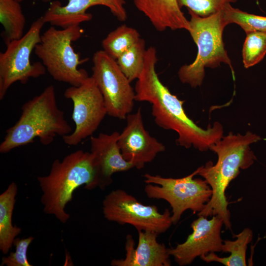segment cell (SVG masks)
<instances>
[{"instance_id": "obj_1", "label": "cell", "mask_w": 266, "mask_h": 266, "mask_svg": "<svg viewBox=\"0 0 266 266\" xmlns=\"http://www.w3.org/2000/svg\"><path fill=\"white\" fill-rule=\"evenodd\" d=\"M158 61L157 50L153 46L146 49L142 70L135 85V100L151 104L152 115L160 128L177 133V143L189 148L193 146L201 151L223 137L222 126L215 122L206 130L199 127L186 114L184 100L173 95L161 82L156 71Z\"/></svg>"}, {"instance_id": "obj_2", "label": "cell", "mask_w": 266, "mask_h": 266, "mask_svg": "<svg viewBox=\"0 0 266 266\" xmlns=\"http://www.w3.org/2000/svg\"><path fill=\"white\" fill-rule=\"evenodd\" d=\"M260 136L250 132L243 135L232 133L223 137L210 149L218 155L215 165L211 161L200 167L198 174L204 178L210 186L212 194L209 201L198 216L218 215L223 220L226 229H231L230 212L225 195L230 183L237 177L240 169L252 166L256 159L250 145L261 139Z\"/></svg>"}, {"instance_id": "obj_3", "label": "cell", "mask_w": 266, "mask_h": 266, "mask_svg": "<svg viewBox=\"0 0 266 266\" xmlns=\"http://www.w3.org/2000/svg\"><path fill=\"white\" fill-rule=\"evenodd\" d=\"M21 110L18 121L6 131L0 144V153L33 143L36 137L42 145H48L57 136L63 137L72 132L57 105L53 85L23 104Z\"/></svg>"}, {"instance_id": "obj_4", "label": "cell", "mask_w": 266, "mask_h": 266, "mask_svg": "<svg viewBox=\"0 0 266 266\" xmlns=\"http://www.w3.org/2000/svg\"><path fill=\"white\" fill-rule=\"evenodd\" d=\"M96 173V163L91 152L78 150L61 161L54 160L49 174L37 177L43 193L41 202L44 213L66 223L70 215L65 207L71 201L74 191L83 185L85 189L92 190Z\"/></svg>"}, {"instance_id": "obj_5", "label": "cell", "mask_w": 266, "mask_h": 266, "mask_svg": "<svg viewBox=\"0 0 266 266\" xmlns=\"http://www.w3.org/2000/svg\"><path fill=\"white\" fill-rule=\"evenodd\" d=\"M190 15L189 32L198 52L194 62L182 66L178 72L180 81L196 88L201 85L206 67L216 68L221 64L229 66L234 80V72L223 39L225 22L222 12L201 17L188 10Z\"/></svg>"}, {"instance_id": "obj_6", "label": "cell", "mask_w": 266, "mask_h": 266, "mask_svg": "<svg viewBox=\"0 0 266 266\" xmlns=\"http://www.w3.org/2000/svg\"><path fill=\"white\" fill-rule=\"evenodd\" d=\"M82 32L80 26L62 29L51 26L41 34L34 52L55 80L78 86L89 77L86 70L78 68L86 60L80 59L71 45Z\"/></svg>"}, {"instance_id": "obj_7", "label": "cell", "mask_w": 266, "mask_h": 266, "mask_svg": "<svg viewBox=\"0 0 266 266\" xmlns=\"http://www.w3.org/2000/svg\"><path fill=\"white\" fill-rule=\"evenodd\" d=\"M200 167L190 174L180 178L164 177L149 173L144 175V192L150 199L164 200L172 208L171 219L176 224L184 211L190 209L194 213L201 211L212 194L210 186L205 180L194 178Z\"/></svg>"}, {"instance_id": "obj_8", "label": "cell", "mask_w": 266, "mask_h": 266, "mask_svg": "<svg viewBox=\"0 0 266 266\" xmlns=\"http://www.w3.org/2000/svg\"><path fill=\"white\" fill-rule=\"evenodd\" d=\"M45 24L42 16L39 17L22 37L6 44L5 50L0 53V100L13 83L19 81L25 84L30 78H36L45 73L46 69L41 62L32 63L31 61Z\"/></svg>"}, {"instance_id": "obj_9", "label": "cell", "mask_w": 266, "mask_h": 266, "mask_svg": "<svg viewBox=\"0 0 266 266\" xmlns=\"http://www.w3.org/2000/svg\"><path fill=\"white\" fill-rule=\"evenodd\" d=\"M91 76L100 92L107 115L125 119L132 113L135 100L134 89L120 68L116 60L103 50L93 56Z\"/></svg>"}, {"instance_id": "obj_10", "label": "cell", "mask_w": 266, "mask_h": 266, "mask_svg": "<svg viewBox=\"0 0 266 266\" xmlns=\"http://www.w3.org/2000/svg\"><path fill=\"white\" fill-rule=\"evenodd\" d=\"M104 218L121 225L133 226L137 231H150L158 234L171 226V215L168 209L159 211L154 205H145L123 189L112 191L102 202Z\"/></svg>"}, {"instance_id": "obj_11", "label": "cell", "mask_w": 266, "mask_h": 266, "mask_svg": "<svg viewBox=\"0 0 266 266\" xmlns=\"http://www.w3.org/2000/svg\"><path fill=\"white\" fill-rule=\"evenodd\" d=\"M64 96L73 102L72 118L75 128L63 139L66 144L76 146L92 135L107 112L103 97L92 76L78 86L67 88Z\"/></svg>"}, {"instance_id": "obj_12", "label": "cell", "mask_w": 266, "mask_h": 266, "mask_svg": "<svg viewBox=\"0 0 266 266\" xmlns=\"http://www.w3.org/2000/svg\"><path fill=\"white\" fill-rule=\"evenodd\" d=\"M198 216L192 223L193 232L186 240L168 248L169 255L179 266L190 265L197 257L210 252H222L223 219L218 215L213 216L209 220L203 216Z\"/></svg>"}, {"instance_id": "obj_13", "label": "cell", "mask_w": 266, "mask_h": 266, "mask_svg": "<svg viewBox=\"0 0 266 266\" xmlns=\"http://www.w3.org/2000/svg\"><path fill=\"white\" fill-rule=\"evenodd\" d=\"M126 119V126L119 134L118 144L124 158L134 167L141 169L166 147L145 129L140 108Z\"/></svg>"}, {"instance_id": "obj_14", "label": "cell", "mask_w": 266, "mask_h": 266, "mask_svg": "<svg viewBox=\"0 0 266 266\" xmlns=\"http://www.w3.org/2000/svg\"><path fill=\"white\" fill-rule=\"evenodd\" d=\"M124 0H68L63 5L59 0L50 2L49 7L42 16L45 23L62 29L89 21L92 15L87 12L90 7L96 5L107 7L119 21L127 19Z\"/></svg>"}, {"instance_id": "obj_15", "label": "cell", "mask_w": 266, "mask_h": 266, "mask_svg": "<svg viewBox=\"0 0 266 266\" xmlns=\"http://www.w3.org/2000/svg\"><path fill=\"white\" fill-rule=\"evenodd\" d=\"M120 133H100L97 136H91V150L96 165V173L92 189L99 187L102 190L112 182V176L118 172L134 168L126 160L118 144Z\"/></svg>"}, {"instance_id": "obj_16", "label": "cell", "mask_w": 266, "mask_h": 266, "mask_svg": "<svg viewBox=\"0 0 266 266\" xmlns=\"http://www.w3.org/2000/svg\"><path fill=\"white\" fill-rule=\"evenodd\" d=\"M138 240L134 247L133 236L128 234L125 242L124 259H114L112 266H170L168 248L157 241L158 234L150 231H137Z\"/></svg>"}, {"instance_id": "obj_17", "label": "cell", "mask_w": 266, "mask_h": 266, "mask_svg": "<svg viewBox=\"0 0 266 266\" xmlns=\"http://www.w3.org/2000/svg\"><path fill=\"white\" fill-rule=\"evenodd\" d=\"M137 9L160 32L167 29L189 31V20L181 11L177 0H133Z\"/></svg>"}, {"instance_id": "obj_18", "label": "cell", "mask_w": 266, "mask_h": 266, "mask_svg": "<svg viewBox=\"0 0 266 266\" xmlns=\"http://www.w3.org/2000/svg\"><path fill=\"white\" fill-rule=\"evenodd\" d=\"M17 190L16 184L12 182L0 195V250L4 254L9 252L15 237L22 231L12 223Z\"/></svg>"}, {"instance_id": "obj_19", "label": "cell", "mask_w": 266, "mask_h": 266, "mask_svg": "<svg viewBox=\"0 0 266 266\" xmlns=\"http://www.w3.org/2000/svg\"><path fill=\"white\" fill-rule=\"evenodd\" d=\"M235 240H223L222 252L230 253L229 257L221 258L214 252L203 255L200 258L206 263L216 262L226 266H246V253L247 245L253 238V232L248 228L244 229L241 233L235 235Z\"/></svg>"}, {"instance_id": "obj_20", "label": "cell", "mask_w": 266, "mask_h": 266, "mask_svg": "<svg viewBox=\"0 0 266 266\" xmlns=\"http://www.w3.org/2000/svg\"><path fill=\"white\" fill-rule=\"evenodd\" d=\"M0 22L4 28L5 44L22 37L26 18L20 2L16 0H0Z\"/></svg>"}, {"instance_id": "obj_21", "label": "cell", "mask_w": 266, "mask_h": 266, "mask_svg": "<svg viewBox=\"0 0 266 266\" xmlns=\"http://www.w3.org/2000/svg\"><path fill=\"white\" fill-rule=\"evenodd\" d=\"M134 28L122 25L110 32L102 41L103 50L116 60L140 38Z\"/></svg>"}, {"instance_id": "obj_22", "label": "cell", "mask_w": 266, "mask_h": 266, "mask_svg": "<svg viewBox=\"0 0 266 266\" xmlns=\"http://www.w3.org/2000/svg\"><path fill=\"white\" fill-rule=\"evenodd\" d=\"M145 41L140 39L116 60L122 72L131 82L139 76L144 65Z\"/></svg>"}, {"instance_id": "obj_23", "label": "cell", "mask_w": 266, "mask_h": 266, "mask_svg": "<svg viewBox=\"0 0 266 266\" xmlns=\"http://www.w3.org/2000/svg\"><path fill=\"white\" fill-rule=\"evenodd\" d=\"M222 14L227 25L236 24L246 33L252 32L266 33V16L248 13L233 7L232 4L228 5Z\"/></svg>"}, {"instance_id": "obj_24", "label": "cell", "mask_w": 266, "mask_h": 266, "mask_svg": "<svg viewBox=\"0 0 266 266\" xmlns=\"http://www.w3.org/2000/svg\"><path fill=\"white\" fill-rule=\"evenodd\" d=\"M266 55V33L252 32L246 33L242 50V62L248 68L261 62Z\"/></svg>"}, {"instance_id": "obj_25", "label": "cell", "mask_w": 266, "mask_h": 266, "mask_svg": "<svg viewBox=\"0 0 266 266\" xmlns=\"http://www.w3.org/2000/svg\"><path fill=\"white\" fill-rule=\"evenodd\" d=\"M238 0H177L181 8L186 7L201 17H206L222 12L228 5Z\"/></svg>"}, {"instance_id": "obj_26", "label": "cell", "mask_w": 266, "mask_h": 266, "mask_svg": "<svg viewBox=\"0 0 266 266\" xmlns=\"http://www.w3.org/2000/svg\"><path fill=\"white\" fill-rule=\"evenodd\" d=\"M33 239L32 236L22 239L15 238L13 244L15 247V251L11 252L7 257H2L0 266H32L27 258V251Z\"/></svg>"}, {"instance_id": "obj_27", "label": "cell", "mask_w": 266, "mask_h": 266, "mask_svg": "<svg viewBox=\"0 0 266 266\" xmlns=\"http://www.w3.org/2000/svg\"><path fill=\"white\" fill-rule=\"evenodd\" d=\"M17 0L19 2H21L24 0ZM37 0L41 1L43 2H47L50 1V0Z\"/></svg>"}]
</instances>
